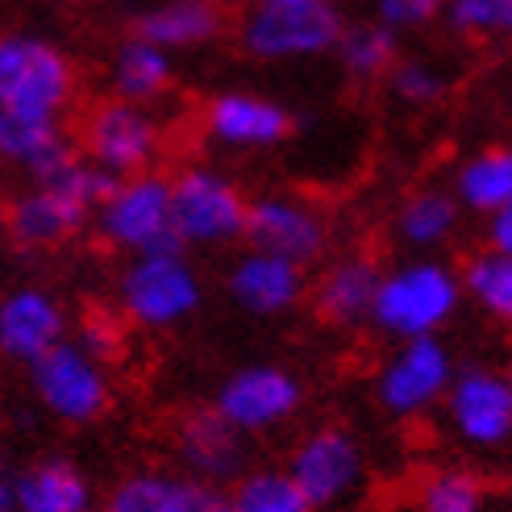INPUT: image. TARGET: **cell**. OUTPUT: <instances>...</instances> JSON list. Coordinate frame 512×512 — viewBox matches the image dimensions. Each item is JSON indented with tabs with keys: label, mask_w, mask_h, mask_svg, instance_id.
I'll list each match as a JSON object with an SVG mask.
<instances>
[{
	"label": "cell",
	"mask_w": 512,
	"mask_h": 512,
	"mask_svg": "<svg viewBox=\"0 0 512 512\" xmlns=\"http://www.w3.org/2000/svg\"><path fill=\"white\" fill-rule=\"evenodd\" d=\"M463 209L450 196V188L421 184L404 192L392 213V242L404 254H442L458 234H463Z\"/></svg>",
	"instance_id": "44dd1931"
},
{
	"label": "cell",
	"mask_w": 512,
	"mask_h": 512,
	"mask_svg": "<svg viewBox=\"0 0 512 512\" xmlns=\"http://www.w3.org/2000/svg\"><path fill=\"white\" fill-rule=\"evenodd\" d=\"M71 142L88 163L121 179V175L155 171L163 163L167 125L150 105H134V100H121V96H100L80 117V130H75Z\"/></svg>",
	"instance_id": "52a82bcc"
},
{
	"label": "cell",
	"mask_w": 512,
	"mask_h": 512,
	"mask_svg": "<svg viewBox=\"0 0 512 512\" xmlns=\"http://www.w3.org/2000/svg\"><path fill=\"white\" fill-rule=\"evenodd\" d=\"M171 179V225L184 250H229L242 242L250 192L217 163H184Z\"/></svg>",
	"instance_id": "8992f818"
},
{
	"label": "cell",
	"mask_w": 512,
	"mask_h": 512,
	"mask_svg": "<svg viewBox=\"0 0 512 512\" xmlns=\"http://www.w3.org/2000/svg\"><path fill=\"white\" fill-rule=\"evenodd\" d=\"M242 242L313 271L334 250V217L304 192H263L250 196Z\"/></svg>",
	"instance_id": "4fadbf2b"
},
{
	"label": "cell",
	"mask_w": 512,
	"mask_h": 512,
	"mask_svg": "<svg viewBox=\"0 0 512 512\" xmlns=\"http://www.w3.org/2000/svg\"><path fill=\"white\" fill-rule=\"evenodd\" d=\"M454 367H458V358L442 334L396 342L379 358L375 379H371L379 413L392 421H421L429 413H438Z\"/></svg>",
	"instance_id": "7c38bea8"
},
{
	"label": "cell",
	"mask_w": 512,
	"mask_h": 512,
	"mask_svg": "<svg viewBox=\"0 0 512 512\" xmlns=\"http://www.w3.org/2000/svg\"><path fill=\"white\" fill-rule=\"evenodd\" d=\"M463 304V284H458V267L450 259H442V254H404L400 263L383 267L367 325L392 342L446 334L463 313Z\"/></svg>",
	"instance_id": "7a4b0ae2"
},
{
	"label": "cell",
	"mask_w": 512,
	"mask_h": 512,
	"mask_svg": "<svg viewBox=\"0 0 512 512\" xmlns=\"http://www.w3.org/2000/svg\"><path fill=\"white\" fill-rule=\"evenodd\" d=\"M71 317L67 304L38 284H21L0 296V354L9 363L30 367L42 350L67 338Z\"/></svg>",
	"instance_id": "d6986e66"
},
{
	"label": "cell",
	"mask_w": 512,
	"mask_h": 512,
	"mask_svg": "<svg viewBox=\"0 0 512 512\" xmlns=\"http://www.w3.org/2000/svg\"><path fill=\"white\" fill-rule=\"evenodd\" d=\"M30 392L50 421L84 429L109 417L113 375L105 358H96L75 338H63L30 363Z\"/></svg>",
	"instance_id": "ba28073f"
},
{
	"label": "cell",
	"mask_w": 512,
	"mask_h": 512,
	"mask_svg": "<svg viewBox=\"0 0 512 512\" xmlns=\"http://www.w3.org/2000/svg\"><path fill=\"white\" fill-rule=\"evenodd\" d=\"M225 496H229V512H313L309 500L292 483V475L271 463L246 467L225 488Z\"/></svg>",
	"instance_id": "f546056e"
},
{
	"label": "cell",
	"mask_w": 512,
	"mask_h": 512,
	"mask_svg": "<svg viewBox=\"0 0 512 512\" xmlns=\"http://www.w3.org/2000/svg\"><path fill=\"white\" fill-rule=\"evenodd\" d=\"M296 130L300 121L284 100L250 88H225L204 100L200 109L204 142L225 150V155H267V150L288 146Z\"/></svg>",
	"instance_id": "9a60e30c"
},
{
	"label": "cell",
	"mask_w": 512,
	"mask_h": 512,
	"mask_svg": "<svg viewBox=\"0 0 512 512\" xmlns=\"http://www.w3.org/2000/svg\"><path fill=\"white\" fill-rule=\"evenodd\" d=\"M113 5H121V9H134V13H142V9H150L155 0H113Z\"/></svg>",
	"instance_id": "74e56055"
},
{
	"label": "cell",
	"mask_w": 512,
	"mask_h": 512,
	"mask_svg": "<svg viewBox=\"0 0 512 512\" xmlns=\"http://www.w3.org/2000/svg\"><path fill=\"white\" fill-rule=\"evenodd\" d=\"M483 246L512 254V209H496L483 217Z\"/></svg>",
	"instance_id": "e575fe53"
},
{
	"label": "cell",
	"mask_w": 512,
	"mask_h": 512,
	"mask_svg": "<svg viewBox=\"0 0 512 512\" xmlns=\"http://www.w3.org/2000/svg\"><path fill=\"white\" fill-rule=\"evenodd\" d=\"M329 55H338L342 71L354 84H383L388 67L400 59V34L383 21H346Z\"/></svg>",
	"instance_id": "4316f807"
},
{
	"label": "cell",
	"mask_w": 512,
	"mask_h": 512,
	"mask_svg": "<svg viewBox=\"0 0 512 512\" xmlns=\"http://www.w3.org/2000/svg\"><path fill=\"white\" fill-rule=\"evenodd\" d=\"M442 9H446V0H371V17L383 21L388 30H396L400 38L438 25Z\"/></svg>",
	"instance_id": "d6a6232c"
},
{
	"label": "cell",
	"mask_w": 512,
	"mask_h": 512,
	"mask_svg": "<svg viewBox=\"0 0 512 512\" xmlns=\"http://www.w3.org/2000/svg\"><path fill=\"white\" fill-rule=\"evenodd\" d=\"M483 512H500V508H496V504H492V508H483Z\"/></svg>",
	"instance_id": "60d3db41"
},
{
	"label": "cell",
	"mask_w": 512,
	"mask_h": 512,
	"mask_svg": "<svg viewBox=\"0 0 512 512\" xmlns=\"http://www.w3.org/2000/svg\"><path fill=\"white\" fill-rule=\"evenodd\" d=\"M0 475H5V442H0Z\"/></svg>",
	"instance_id": "ab89813d"
},
{
	"label": "cell",
	"mask_w": 512,
	"mask_h": 512,
	"mask_svg": "<svg viewBox=\"0 0 512 512\" xmlns=\"http://www.w3.org/2000/svg\"><path fill=\"white\" fill-rule=\"evenodd\" d=\"M250 5H313V0H250Z\"/></svg>",
	"instance_id": "f35d334b"
},
{
	"label": "cell",
	"mask_w": 512,
	"mask_h": 512,
	"mask_svg": "<svg viewBox=\"0 0 512 512\" xmlns=\"http://www.w3.org/2000/svg\"><path fill=\"white\" fill-rule=\"evenodd\" d=\"M496 504L488 475H479L467 463H446L421 475L413 512H483Z\"/></svg>",
	"instance_id": "83f0119b"
},
{
	"label": "cell",
	"mask_w": 512,
	"mask_h": 512,
	"mask_svg": "<svg viewBox=\"0 0 512 512\" xmlns=\"http://www.w3.org/2000/svg\"><path fill=\"white\" fill-rule=\"evenodd\" d=\"M188 512H229L225 488H217V483H196V496H192Z\"/></svg>",
	"instance_id": "d590c367"
},
{
	"label": "cell",
	"mask_w": 512,
	"mask_h": 512,
	"mask_svg": "<svg viewBox=\"0 0 512 512\" xmlns=\"http://www.w3.org/2000/svg\"><path fill=\"white\" fill-rule=\"evenodd\" d=\"M450 196L471 217H488L496 209H512V150L483 146L454 167Z\"/></svg>",
	"instance_id": "d4e9b609"
},
{
	"label": "cell",
	"mask_w": 512,
	"mask_h": 512,
	"mask_svg": "<svg viewBox=\"0 0 512 512\" xmlns=\"http://www.w3.org/2000/svg\"><path fill=\"white\" fill-rule=\"evenodd\" d=\"M213 408L246 438H263L300 417L304 379L284 363H242L221 379Z\"/></svg>",
	"instance_id": "5bb4252c"
},
{
	"label": "cell",
	"mask_w": 512,
	"mask_h": 512,
	"mask_svg": "<svg viewBox=\"0 0 512 512\" xmlns=\"http://www.w3.org/2000/svg\"><path fill=\"white\" fill-rule=\"evenodd\" d=\"M383 84H388L392 100H400L404 109H433L442 105V100L450 96L454 88V75L442 59L433 55H404L388 67V75H383Z\"/></svg>",
	"instance_id": "4dcf8cb0"
},
{
	"label": "cell",
	"mask_w": 512,
	"mask_h": 512,
	"mask_svg": "<svg viewBox=\"0 0 512 512\" xmlns=\"http://www.w3.org/2000/svg\"><path fill=\"white\" fill-rule=\"evenodd\" d=\"M450 438L467 454H504L512 442V375L500 363H458L442 396Z\"/></svg>",
	"instance_id": "8fae6325"
},
{
	"label": "cell",
	"mask_w": 512,
	"mask_h": 512,
	"mask_svg": "<svg viewBox=\"0 0 512 512\" xmlns=\"http://www.w3.org/2000/svg\"><path fill=\"white\" fill-rule=\"evenodd\" d=\"M383 263L371 250H329L317 263V275H309V300L313 317L325 329H367L371 321V300L379 288Z\"/></svg>",
	"instance_id": "2e32d148"
},
{
	"label": "cell",
	"mask_w": 512,
	"mask_h": 512,
	"mask_svg": "<svg viewBox=\"0 0 512 512\" xmlns=\"http://www.w3.org/2000/svg\"><path fill=\"white\" fill-rule=\"evenodd\" d=\"M225 296L238 313L254 321H279L296 313L309 296V267L246 246L225 267Z\"/></svg>",
	"instance_id": "e0dca14e"
},
{
	"label": "cell",
	"mask_w": 512,
	"mask_h": 512,
	"mask_svg": "<svg viewBox=\"0 0 512 512\" xmlns=\"http://www.w3.org/2000/svg\"><path fill=\"white\" fill-rule=\"evenodd\" d=\"M80 100V63L38 30L0 34V109L67 117Z\"/></svg>",
	"instance_id": "5b68a950"
},
{
	"label": "cell",
	"mask_w": 512,
	"mask_h": 512,
	"mask_svg": "<svg viewBox=\"0 0 512 512\" xmlns=\"http://www.w3.org/2000/svg\"><path fill=\"white\" fill-rule=\"evenodd\" d=\"M458 284H463V300H471L488 321H512V254L488 246L467 254L458 263Z\"/></svg>",
	"instance_id": "f1b7e54d"
},
{
	"label": "cell",
	"mask_w": 512,
	"mask_h": 512,
	"mask_svg": "<svg viewBox=\"0 0 512 512\" xmlns=\"http://www.w3.org/2000/svg\"><path fill=\"white\" fill-rule=\"evenodd\" d=\"M17 512H92L96 488L88 471L67 454H46L13 475Z\"/></svg>",
	"instance_id": "7402d4cb"
},
{
	"label": "cell",
	"mask_w": 512,
	"mask_h": 512,
	"mask_svg": "<svg viewBox=\"0 0 512 512\" xmlns=\"http://www.w3.org/2000/svg\"><path fill=\"white\" fill-rule=\"evenodd\" d=\"M175 446V463L188 479L196 483H217L229 488L246 467H250V438L229 425L217 408H188L184 417L175 421L171 433Z\"/></svg>",
	"instance_id": "ac0fdd59"
},
{
	"label": "cell",
	"mask_w": 512,
	"mask_h": 512,
	"mask_svg": "<svg viewBox=\"0 0 512 512\" xmlns=\"http://www.w3.org/2000/svg\"><path fill=\"white\" fill-rule=\"evenodd\" d=\"M113 188V175L88 163L80 150L42 179H30V188H21L9 209H5V229L21 250H59L75 242L88 229L92 209L105 192Z\"/></svg>",
	"instance_id": "6da1fadb"
},
{
	"label": "cell",
	"mask_w": 512,
	"mask_h": 512,
	"mask_svg": "<svg viewBox=\"0 0 512 512\" xmlns=\"http://www.w3.org/2000/svg\"><path fill=\"white\" fill-rule=\"evenodd\" d=\"M75 155L63 117H30L0 109V163L17 167L30 179H42Z\"/></svg>",
	"instance_id": "603a6c76"
},
{
	"label": "cell",
	"mask_w": 512,
	"mask_h": 512,
	"mask_svg": "<svg viewBox=\"0 0 512 512\" xmlns=\"http://www.w3.org/2000/svg\"><path fill=\"white\" fill-rule=\"evenodd\" d=\"M225 30H229L225 0H155L134 21V34L171 50V55L209 50L225 38Z\"/></svg>",
	"instance_id": "ffe728a7"
},
{
	"label": "cell",
	"mask_w": 512,
	"mask_h": 512,
	"mask_svg": "<svg viewBox=\"0 0 512 512\" xmlns=\"http://www.w3.org/2000/svg\"><path fill=\"white\" fill-rule=\"evenodd\" d=\"M117 317L142 334H171L204 309V275L188 250L130 254L117 275Z\"/></svg>",
	"instance_id": "277c9868"
},
{
	"label": "cell",
	"mask_w": 512,
	"mask_h": 512,
	"mask_svg": "<svg viewBox=\"0 0 512 512\" xmlns=\"http://www.w3.org/2000/svg\"><path fill=\"white\" fill-rule=\"evenodd\" d=\"M442 25L471 46H488L496 38H508L512 0H446Z\"/></svg>",
	"instance_id": "1f68e13d"
},
{
	"label": "cell",
	"mask_w": 512,
	"mask_h": 512,
	"mask_svg": "<svg viewBox=\"0 0 512 512\" xmlns=\"http://www.w3.org/2000/svg\"><path fill=\"white\" fill-rule=\"evenodd\" d=\"M175 80H179V67L171 50L146 42L142 34L117 42L109 59V96L134 100V105H159L163 96H171Z\"/></svg>",
	"instance_id": "cb8c5ba5"
},
{
	"label": "cell",
	"mask_w": 512,
	"mask_h": 512,
	"mask_svg": "<svg viewBox=\"0 0 512 512\" xmlns=\"http://www.w3.org/2000/svg\"><path fill=\"white\" fill-rule=\"evenodd\" d=\"M75 342L88 346L96 358H105V363H109V358L117 354V346H121V325L113 317H105V313H88L80 321V334H75Z\"/></svg>",
	"instance_id": "836d02e7"
},
{
	"label": "cell",
	"mask_w": 512,
	"mask_h": 512,
	"mask_svg": "<svg viewBox=\"0 0 512 512\" xmlns=\"http://www.w3.org/2000/svg\"><path fill=\"white\" fill-rule=\"evenodd\" d=\"M284 471L313 512H363L375 492L371 454L363 438L342 421L304 429L288 450Z\"/></svg>",
	"instance_id": "3957f363"
},
{
	"label": "cell",
	"mask_w": 512,
	"mask_h": 512,
	"mask_svg": "<svg viewBox=\"0 0 512 512\" xmlns=\"http://www.w3.org/2000/svg\"><path fill=\"white\" fill-rule=\"evenodd\" d=\"M196 479L171 467H142L121 475L105 492V512H188Z\"/></svg>",
	"instance_id": "484cf974"
},
{
	"label": "cell",
	"mask_w": 512,
	"mask_h": 512,
	"mask_svg": "<svg viewBox=\"0 0 512 512\" xmlns=\"http://www.w3.org/2000/svg\"><path fill=\"white\" fill-rule=\"evenodd\" d=\"M346 25L338 0H313V5H250L234 34L242 55L254 63H304L334 50Z\"/></svg>",
	"instance_id": "30bf717a"
},
{
	"label": "cell",
	"mask_w": 512,
	"mask_h": 512,
	"mask_svg": "<svg viewBox=\"0 0 512 512\" xmlns=\"http://www.w3.org/2000/svg\"><path fill=\"white\" fill-rule=\"evenodd\" d=\"M92 234L117 254H150V250H175V225H171V179L163 167L121 175L105 200L92 209L88 221ZM184 250V246H179Z\"/></svg>",
	"instance_id": "9c48e42d"
},
{
	"label": "cell",
	"mask_w": 512,
	"mask_h": 512,
	"mask_svg": "<svg viewBox=\"0 0 512 512\" xmlns=\"http://www.w3.org/2000/svg\"><path fill=\"white\" fill-rule=\"evenodd\" d=\"M0 512H17V496H13V475H0Z\"/></svg>",
	"instance_id": "8d00e7d4"
}]
</instances>
